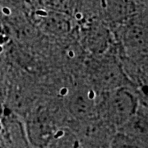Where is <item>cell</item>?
<instances>
[{"instance_id": "1", "label": "cell", "mask_w": 148, "mask_h": 148, "mask_svg": "<svg viewBox=\"0 0 148 148\" xmlns=\"http://www.w3.org/2000/svg\"><path fill=\"white\" fill-rule=\"evenodd\" d=\"M59 109L49 102L36 104L27 113L26 132L33 147L47 148L64 124V115L59 114Z\"/></svg>"}, {"instance_id": "2", "label": "cell", "mask_w": 148, "mask_h": 148, "mask_svg": "<svg viewBox=\"0 0 148 148\" xmlns=\"http://www.w3.org/2000/svg\"><path fill=\"white\" fill-rule=\"evenodd\" d=\"M132 86H123L98 95L97 115L114 127H122L141 106Z\"/></svg>"}, {"instance_id": "3", "label": "cell", "mask_w": 148, "mask_h": 148, "mask_svg": "<svg viewBox=\"0 0 148 148\" xmlns=\"http://www.w3.org/2000/svg\"><path fill=\"white\" fill-rule=\"evenodd\" d=\"M119 40L123 49V58L147 60V16L140 12L119 25Z\"/></svg>"}, {"instance_id": "4", "label": "cell", "mask_w": 148, "mask_h": 148, "mask_svg": "<svg viewBox=\"0 0 148 148\" xmlns=\"http://www.w3.org/2000/svg\"><path fill=\"white\" fill-rule=\"evenodd\" d=\"M82 148H109L117 129L101 117L73 122L69 127Z\"/></svg>"}, {"instance_id": "5", "label": "cell", "mask_w": 148, "mask_h": 148, "mask_svg": "<svg viewBox=\"0 0 148 148\" xmlns=\"http://www.w3.org/2000/svg\"><path fill=\"white\" fill-rule=\"evenodd\" d=\"M90 68V86L99 94L123 86H132L120 63L114 59H100Z\"/></svg>"}, {"instance_id": "6", "label": "cell", "mask_w": 148, "mask_h": 148, "mask_svg": "<svg viewBox=\"0 0 148 148\" xmlns=\"http://www.w3.org/2000/svg\"><path fill=\"white\" fill-rule=\"evenodd\" d=\"M66 110L73 122L82 121L97 115L98 95L90 86H77L68 92Z\"/></svg>"}, {"instance_id": "7", "label": "cell", "mask_w": 148, "mask_h": 148, "mask_svg": "<svg viewBox=\"0 0 148 148\" xmlns=\"http://www.w3.org/2000/svg\"><path fill=\"white\" fill-rule=\"evenodd\" d=\"M35 25L44 33L52 36H68L73 30L71 16L64 13L39 8L32 12Z\"/></svg>"}, {"instance_id": "8", "label": "cell", "mask_w": 148, "mask_h": 148, "mask_svg": "<svg viewBox=\"0 0 148 148\" xmlns=\"http://www.w3.org/2000/svg\"><path fill=\"white\" fill-rule=\"evenodd\" d=\"M102 8L109 21L119 25L139 13L135 0H102Z\"/></svg>"}, {"instance_id": "9", "label": "cell", "mask_w": 148, "mask_h": 148, "mask_svg": "<svg viewBox=\"0 0 148 148\" xmlns=\"http://www.w3.org/2000/svg\"><path fill=\"white\" fill-rule=\"evenodd\" d=\"M117 131L147 144V113L141 105L138 110Z\"/></svg>"}, {"instance_id": "10", "label": "cell", "mask_w": 148, "mask_h": 148, "mask_svg": "<svg viewBox=\"0 0 148 148\" xmlns=\"http://www.w3.org/2000/svg\"><path fill=\"white\" fill-rule=\"evenodd\" d=\"M85 41L87 44V46L93 53L101 54L105 52V49L109 46L108 39L109 32L106 28L101 24L90 25L85 28Z\"/></svg>"}, {"instance_id": "11", "label": "cell", "mask_w": 148, "mask_h": 148, "mask_svg": "<svg viewBox=\"0 0 148 148\" xmlns=\"http://www.w3.org/2000/svg\"><path fill=\"white\" fill-rule=\"evenodd\" d=\"M43 8L72 16L75 11L73 0H38Z\"/></svg>"}, {"instance_id": "12", "label": "cell", "mask_w": 148, "mask_h": 148, "mask_svg": "<svg viewBox=\"0 0 148 148\" xmlns=\"http://www.w3.org/2000/svg\"><path fill=\"white\" fill-rule=\"evenodd\" d=\"M77 143L73 132L69 127H64L57 133L47 148H74Z\"/></svg>"}, {"instance_id": "13", "label": "cell", "mask_w": 148, "mask_h": 148, "mask_svg": "<svg viewBox=\"0 0 148 148\" xmlns=\"http://www.w3.org/2000/svg\"><path fill=\"white\" fill-rule=\"evenodd\" d=\"M109 148H147V144L117 131Z\"/></svg>"}, {"instance_id": "14", "label": "cell", "mask_w": 148, "mask_h": 148, "mask_svg": "<svg viewBox=\"0 0 148 148\" xmlns=\"http://www.w3.org/2000/svg\"><path fill=\"white\" fill-rule=\"evenodd\" d=\"M4 1L9 6H12L13 8L18 7V8L23 7L26 4V3H27V0H4Z\"/></svg>"}, {"instance_id": "15", "label": "cell", "mask_w": 148, "mask_h": 148, "mask_svg": "<svg viewBox=\"0 0 148 148\" xmlns=\"http://www.w3.org/2000/svg\"><path fill=\"white\" fill-rule=\"evenodd\" d=\"M74 148H82V147L79 145V143H78V142H77V143H76V144H75V147Z\"/></svg>"}]
</instances>
